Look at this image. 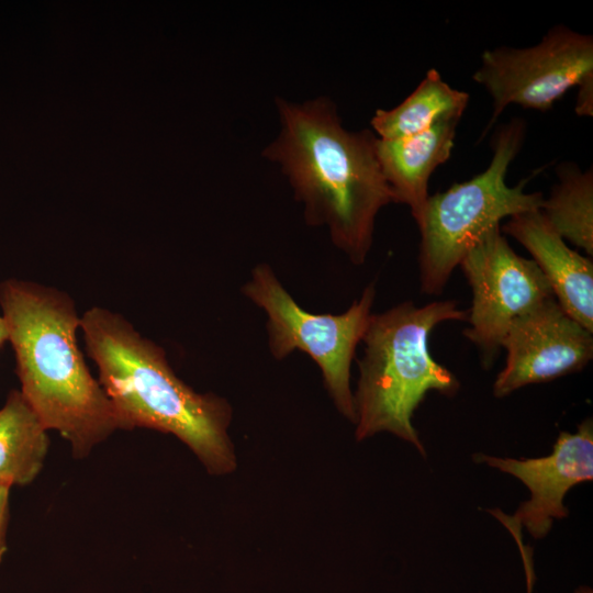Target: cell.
Masks as SVG:
<instances>
[{"label":"cell","mask_w":593,"mask_h":593,"mask_svg":"<svg viewBox=\"0 0 593 593\" xmlns=\"http://www.w3.org/2000/svg\"><path fill=\"white\" fill-rule=\"evenodd\" d=\"M47 429L20 390L0 407V483L26 485L41 472L49 447Z\"/></svg>","instance_id":"obj_13"},{"label":"cell","mask_w":593,"mask_h":593,"mask_svg":"<svg viewBox=\"0 0 593 593\" xmlns=\"http://www.w3.org/2000/svg\"><path fill=\"white\" fill-rule=\"evenodd\" d=\"M525 133L526 124L519 118L502 125L494 134L493 156L484 171L428 197L415 219L421 234L418 267L423 293L440 294L465 255L499 227L501 220L540 210L544 197L541 192H525L527 180L515 187L505 182Z\"/></svg>","instance_id":"obj_5"},{"label":"cell","mask_w":593,"mask_h":593,"mask_svg":"<svg viewBox=\"0 0 593 593\" xmlns=\"http://www.w3.org/2000/svg\"><path fill=\"white\" fill-rule=\"evenodd\" d=\"M502 347L506 360L493 384L496 398L582 370L593 357V336L552 296L514 320Z\"/></svg>","instance_id":"obj_9"},{"label":"cell","mask_w":593,"mask_h":593,"mask_svg":"<svg viewBox=\"0 0 593 593\" xmlns=\"http://www.w3.org/2000/svg\"><path fill=\"white\" fill-rule=\"evenodd\" d=\"M10 489L11 486L0 483V563L7 551Z\"/></svg>","instance_id":"obj_16"},{"label":"cell","mask_w":593,"mask_h":593,"mask_svg":"<svg viewBox=\"0 0 593 593\" xmlns=\"http://www.w3.org/2000/svg\"><path fill=\"white\" fill-rule=\"evenodd\" d=\"M278 136L262 156L279 164L307 224L325 226L332 243L355 265L365 262L379 211L393 194L383 177L376 134L348 131L325 97L276 99Z\"/></svg>","instance_id":"obj_1"},{"label":"cell","mask_w":593,"mask_h":593,"mask_svg":"<svg viewBox=\"0 0 593 593\" xmlns=\"http://www.w3.org/2000/svg\"><path fill=\"white\" fill-rule=\"evenodd\" d=\"M469 94L451 88L436 69H429L416 89L399 105L378 109L370 124L382 139L411 136L433 125L461 119Z\"/></svg>","instance_id":"obj_14"},{"label":"cell","mask_w":593,"mask_h":593,"mask_svg":"<svg viewBox=\"0 0 593 593\" xmlns=\"http://www.w3.org/2000/svg\"><path fill=\"white\" fill-rule=\"evenodd\" d=\"M472 78L492 98L485 134L507 105L546 112L569 89L593 79V37L558 24L534 46L485 51Z\"/></svg>","instance_id":"obj_7"},{"label":"cell","mask_w":593,"mask_h":593,"mask_svg":"<svg viewBox=\"0 0 593 593\" xmlns=\"http://www.w3.org/2000/svg\"><path fill=\"white\" fill-rule=\"evenodd\" d=\"M467 320L468 311L450 300L424 306L405 301L371 315L353 394L358 441L388 432L425 457L413 414L428 391L452 396L460 387L456 376L430 355L428 338L440 323Z\"/></svg>","instance_id":"obj_4"},{"label":"cell","mask_w":593,"mask_h":593,"mask_svg":"<svg viewBox=\"0 0 593 593\" xmlns=\"http://www.w3.org/2000/svg\"><path fill=\"white\" fill-rule=\"evenodd\" d=\"M502 231L529 251L564 312L593 333L592 259L571 249L540 210L511 216Z\"/></svg>","instance_id":"obj_11"},{"label":"cell","mask_w":593,"mask_h":593,"mask_svg":"<svg viewBox=\"0 0 593 593\" xmlns=\"http://www.w3.org/2000/svg\"><path fill=\"white\" fill-rule=\"evenodd\" d=\"M559 178L540 212L556 232L574 246L593 255V172L572 163L560 164Z\"/></svg>","instance_id":"obj_15"},{"label":"cell","mask_w":593,"mask_h":593,"mask_svg":"<svg viewBox=\"0 0 593 593\" xmlns=\"http://www.w3.org/2000/svg\"><path fill=\"white\" fill-rule=\"evenodd\" d=\"M575 112L579 115L592 116L593 114V79L579 86Z\"/></svg>","instance_id":"obj_17"},{"label":"cell","mask_w":593,"mask_h":593,"mask_svg":"<svg viewBox=\"0 0 593 593\" xmlns=\"http://www.w3.org/2000/svg\"><path fill=\"white\" fill-rule=\"evenodd\" d=\"M459 266L472 291L463 335L477 346L483 368H490L513 321L553 293L538 266L514 251L500 226L477 243Z\"/></svg>","instance_id":"obj_8"},{"label":"cell","mask_w":593,"mask_h":593,"mask_svg":"<svg viewBox=\"0 0 593 593\" xmlns=\"http://www.w3.org/2000/svg\"><path fill=\"white\" fill-rule=\"evenodd\" d=\"M243 293L267 314L272 356L283 359L295 349L309 355L321 369L324 385L338 412L355 423L350 367L372 315L374 286H367L342 314H315L293 300L268 265L259 264L244 284Z\"/></svg>","instance_id":"obj_6"},{"label":"cell","mask_w":593,"mask_h":593,"mask_svg":"<svg viewBox=\"0 0 593 593\" xmlns=\"http://www.w3.org/2000/svg\"><path fill=\"white\" fill-rule=\"evenodd\" d=\"M473 459L516 477L528 488L530 499L513 516L499 510L489 512L504 526H524L540 539L547 536L553 519L568 516L563 504L567 492L593 479V422L584 419L575 433L560 432L552 452L545 457L514 459L477 454Z\"/></svg>","instance_id":"obj_10"},{"label":"cell","mask_w":593,"mask_h":593,"mask_svg":"<svg viewBox=\"0 0 593 593\" xmlns=\"http://www.w3.org/2000/svg\"><path fill=\"white\" fill-rule=\"evenodd\" d=\"M10 339L8 324L2 315H0V348Z\"/></svg>","instance_id":"obj_18"},{"label":"cell","mask_w":593,"mask_h":593,"mask_svg":"<svg viewBox=\"0 0 593 593\" xmlns=\"http://www.w3.org/2000/svg\"><path fill=\"white\" fill-rule=\"evenodd\" d=\"M0 306L21 393L46 429L68 440L75 458L87 457L122 426L79 349L74 301L55 288L8 279L0 284Z\"/></svg>","instance_id":"obj_2"},{"label":"cell","mask_w":593,"mask_h":593,"mask_svg":"<svg viewBox=\"0 0 593 593\" xmlns=\"http://www.w3.org/2000/svg\"><path fill=\"white\" fill-rule=\"evenodd\" d=\"M459 121L446 120L406 137H377V158L393 200L406 204L414 220L429 197L432 174L450 157Z\"/></svg>","instance_id":"obj_12"},{"label":"cell","mask_w":593,"mask_h":593,"mask_svg":"<svg viewBox=\"0 0 593 593\" xmlns=\"http://www.w3.org/2000/svg\"><path fill=\"white\" fill-rule=\"evenodd\" d=\"M79 328L122 429L143 427L176 436L210 474L236 469L228 435L232 409L225 399L186 384L164 349L118 313L93 306L80 317Z\"/></svg>","instance_id":"obj_3"}]
</instances>
